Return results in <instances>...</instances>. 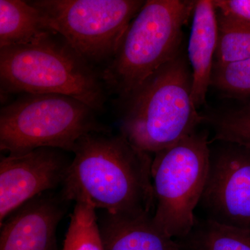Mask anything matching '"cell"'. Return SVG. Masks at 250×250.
Returning <instances> with one entry per match:
<instances>
[{
	"instance_id": "1",
	"label": "cell",
	"mask_w": 250,
	"mask_h": 250,
	"mask_svg": "<svg viewBox=\"0 0 250 250\" xmlns=\"http://www.w3.org/2000/svg\"><path fill=\"white\" fill-rule=\"evenodd\" d=\"M61 190L70 202H84L111 214L153 215V157L121 133L93 132L79 140Z\"/></svg>"
},
{
	"instance_id": "19",
	"label": "cell",
	"mask_w": 250,
	"mask_h": 250,
	"mask_svg": "<svg viewBox=\"0 0 250 250\" xmlns=\"http://www.w3.org/2000/svg\"><path fill=\"white\" fill-rule=\"evenodd\" d=\"M213 2L219 17L250 24V0H213Z\"/></svg>"
},
{
	"instance_id": "11",
	"label": "cell",
	"mask_w": 250,
	"mask_h": 250,
	"mask_svg": "<svg viewBox=\"0 0 250 250\" xmlns=\"http://www.w3.org/2000/svg\"><path fill=\"white\" fill-rule=\"evenodd\" d=\"M188 60L192 72V98L197 109L205 104L210 86L218 39V22L213 0L195 1Z\"/></svg>"
},
{
	"instance_id": "5",
	"label": "cell",
	"mask_w": 250,
	"mask_h": 250,
	"mask_svg": "<svg viewBox=\"0 0 250 250\" xmlns=\"http://www.w3.org/2000/svg\"><path fill=\"white\" fill-rule=\"evenodd\" d=\"M98 113L71 97L23 94L0 110V149L10 155L40 147L72 152L85 135L111 131Z\"/></svg>"
},
{
	"instance_id": "2",
	"label": "cell",
	"mask_w": 250,
	"mask_h": 250,
	"mask_svg": "<svg viewBox=\"0 0 250 250\" xmlns=\"http://www.w3.org/2000/svg\"><path fill=\"white\" fill-rule=\"evenodd\" d=\"M0 88L9 94H57L104 111L108 92L95 65L62 36L0 48Z\"/></svg>"
},
{
	"instance_id": "17",
	"label": "cell",
	"mask_w": 250,
	"mask_h": 250,
	"mask_svg": "<svg viewBox=\"0 0 250 250\" xmlns=\"http://www.w3.org/2000/svg\"><path fill=\"white\" fill-rule=\"evenodd\" d=\"M218 22L215 62L224 64L250 60V24L233 22L219 16Z\"/></svg>"
},
{
	"instance_id": "16",
	"label": "cell",
	"mask_w": 250,
	"mask_h": 250,
	"mask_svg": "<svg viewBox=\"0 0 250 250\" xmlns=\"http://www.w3.org/2000/svg\"><path fill=\"white\" fill-rule=\"evenodd\" d=\"M62 250H104L97 210L88 203H75Z\"/></svg>"
},
{
	"instance_id": "14",
	"label": "cell",
	"mask_w": 250,
	"mask_h": 250,
	"mask_svg": "<svg viewBox=\"0 0 250 250\" xmlns=\"http://www.w3.org/2000/svg\"><path fill=\"white\" fill-rule=\"evenodd\" d=\"M178 241L182 250H250V230L197 218L189 234Z\"/></svg>"
},
{
	"instance_id": "15",
	"label": "cell",
	"mask_w": 250,
	"mask_h": 250,
	"mask_svg": "<svg viewBox=\"0 0 250 250\" xmlns=\"http://www.w3.org/2000/svg\"><path fill=\"white\" fill-rule=\"evenodd\" d=\"M202 124L213 131V141L239 145L250 149V104L201 113Z\"/></svg>"
},
{
	"instance_id": "6",
	"label": "cell",
	"mask_w": 250,
	"mask_h": 250,
	"mask_svg": "<svg viewBox=\"0 0 250 250\" xmlns=\"http://www.w3.org/2000/svg\"><path fill=\"white\" fill-rule=\"evenodd\" d=\"M153 220L173 239H183L195 225V208L205 190L210 148L208 134L194 131L178 143L154 154Z\"/></svg>"
},
{
	"instance_id": "3",
	"label": "cell",
	"mask_w": 250,
	"mask_h": 250,
	"mask_svg": "<svg viewBox=\"0 0 250 250\" xmlns=\"http://www.w3.org/2000/svg\"><path fill=\"white\" fill-rule=\"evenodd\" d=\"M182 50L126 101L121 133L148 154L170 147L196 131L201 114L192 98V72Z\"/></svg>"
},
{
	"instance_id": "13",
	"label": "cell",
	"mask_w": 250,
	"mask_h": 250,
	"mask_svg": "<svg viewBox=\"0 0 250 250\" xmlns=\"http://www.w3.org/2000/svg\"><path fill=\"white\" fill-rule=\"evenodd\" d=\"M54 32L29 1L0 0V48L32 43Z\"/></svg>"
},
{
	"instance_id": "12",
	"label": "cell",
	"mask_w": 250,
	"mask_h": 250,
	"mask_svg": "<svg viewBox=\"0 0 250 250\" xmlns=\"http://www.w3.org/2000/svg\"><path fill=\"white\" fill-rule=\"evenodd\" d=\"M104 250H182L181 243L162 232L153 215L126 216L97 213Z\"/></svg>"
},
{
	"instance_id": "4",
	"label": "cell",
	"mask_w": 250,
	"mask_h": 250,
	"mask_svg": "<svg viewBox=\"0 0 250 250\" xmlns=\"http://www.w3.org/2000/svg\"><path fill=\"white\" fill-rule=\"evenodd\" d=\"M195 1L147 0L130 23L102 77L121 103L182 50L183 27Z\"/></svg>"
},
{
	"instance_id": "7",
	"label": "cell",
	"mask_w": 250,
	"mask_h": 250,
	"mask_svg": "<svg viewBox=\"0 0 250 250\" xmlns=\"http://www.w3.org/2000/svg\"><path fill=\"white\" fill-rule=\"evenodd\" d=\"M51 29L94 65L111 62L146 1L34 0Z\"/></svg>"
},
{
	"instance_id": "10",
	"label": "cell",
	"mask_w": 250,
	"mask_h": 250,
	"mask_svg": "<svg viewBox=\"0 0 250 250\" xmlns=\"http://www.w3.org/2000/svg\"><path fill=\"white\" fill-rule=\"evenodd\" d=\"M69 203L61 190H53L18 207L0 223V250H54Z\"/></svg>"
},
{
	"instance_id": "8",
	"label": "cell",
	"mask_w": 250,
	"mask_h": 250,
	"mask_svg": "<svg viewBox=\"0 0 250 250\" xmlns=\"http://www.w3.org/2000/svg\"><path fill=\"white\" fill-rule=\"evenodd\" d=\"M210 149L209 168L201 204L207 219L250 230V149L222 142Z\"/></svg>"
},
{
	"instance_id": "18",
	"label": "cell",
	"mask_w": 250,
	"mask_h": 250,
	"mask_svg": "<svg viewBox=\"0 0 250 250\" xmlns=\"http://www.w3.org/2000/svg\"><path fill=\"white\" fill-rule=\"evenodd\" d=\"M210 86L231 98H250V59L224 64L214 62Z\"/></svg>"
},
{
	"instance_id": "9",
	"label": "cell",
	"mask_w": 250,
	"mask_h": 250,
	"mask_svg": "<svg viewBox=\"0 0 250 250\" xmlns=\"http://www.w3.org/2000/svg\"><path fill=\"white\" fill-rule=\"evenodd\" d=\"M57 148L40 147L0 158V223L24 203L53 191L66 177L72 159Z\"/></svg>"
}]
</instances>
